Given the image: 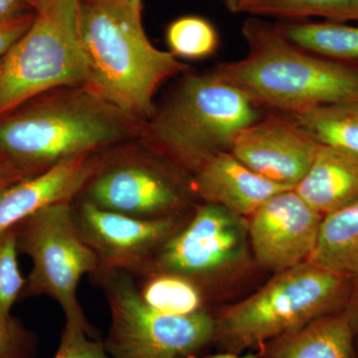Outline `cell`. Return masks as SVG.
I'll use <instances>...</instances> for the list:
<instances>
[{
    "label": "cell",
    "mask_w": 358,
    "mask_h": 358,
    "mask_svg": "<svg viewBox=\"0 0 358 358\" xmlns=\"http://www.w3.org/2000/svg\"><path fill=\"white\" fill-rule=\"evenodd\" d=\"M143 121L88 85L44 92L0 117V157L26 178L140 138Z\"/></svg>",
    "instance_id": "obj_1"
},
{
    "label": "cell",
    "mask_w": 358,
    "mask_h": 358,
    "mask_svg": "<svg viewBox=\"0 0 358 358\" xmlns=\"http://www.w3.org/2000/svg\"><path fill=\"white\" fill-rule=\"evenodd\" d=\"M141 10L143 4L128 0H80L78 15L92 87L115 107L147 122L157 108V89L189 67L150 43Z\"/></svg>",
    "instance_id": "obj_2"
},
{
    "label": "cell",
    "mask_w": 358,
    "mask_h": 358,
    "mask_svg": "<svg viewBox=\"0 0 358 358\" xmlns=\"http://www.w3.org/2000/svg\"><path fill=\"white\" fill-rule=\"evenodd\" d=\"M246 57L222 63L215 72L258 107L287 115L358 101L357 66L320 57L285 38L277 28L250 18L243 26Z\"/></svg>",
    "instance_id": "obj_3"
},
{
    "label": "cell",
    "mask_w": 358,
    "mask_h": 358,
    "mask_svg": "<svg viewBox=\"0 0 358 358\" xmlns=\"http://www.w3.org/2000/svg\"><path fill=\"white\" fill-rule=\"evenodd\" d=\"M260 119V107L215 71L186 72L143 122L138 140L192 176L216 155L230 152L240 133Z\"/></svg>",
    "instance_id": "obj_4"
},
{
    "label": "cell",
    "mask_w": 358,
    "mask_h": 358,
    "mask_svg": "<svg viewBox=\"0 0 358 358\" xmlns=\"http://www.w3.org/2000/svg\"><path fill=\"white\" fill-rule=\"evenodd\" d=\"M357 285L310 261L275 273L262 288L215 317L213 343L242 353L345 310Z\"/></svg>",
    "instance_id": "obj_5"
},
{
    "label": "cell",
    "mask_w": 358,
    "mask_h": 358,
    "mask_svg": "<svg viewBox=\"0 0 358 358\" xmlns=\"http://www.w3.org/2000/svg\"><path fill=\"white\" fill-rule=\"evenodd\" d=\"M80 0H54L0 58V117L30 99L91 75L79 32Z\"/></svg>",
    "instance_id": "obj_6"
},
{
    "label": "cell",
    "mask_w": 358,
    "mask_h": 358,
    "mask_svg": "<svg viewBox=\"0 0 358 358\" xmlns=\"http://www.w3.org/2000/svg\"><path fill=\"white\" fill-rule=\"evenodd\" d=\"M77 199L141 219L188 215L199 204L192 176L140 140L99 152L95 171Z\"/></svg>",
    "instance_id": "obj_7"
},
{
    "label": "cell",
    "mask_w": 358,
    "mask_h": 358,
    "mask_svg": "<svg viewBox=\"0 0 358 358\" xmlns=\"http://www.w3.org/2000/svg\"><path fill=\"white\" fill-rule=\"evenodd\" d=\"M110 308L109 334L103 341L113 358L192 357L213 343L215 317L206 312L173 315L148 307L133 275L121 271L92 275Z\"/></svg>",
    "instance_id": "obj_8"
},
{
    "label": "cell",
    "mask_w": 358,
    "mask_h": 358,
    "mask_svg": "<svg viewBox=\"0 0 358 358\" xmlns=\"http://www.w3.org/2000/svg\"><path fill=\"white\" fill-rule=\"evenodd\" d=\"M20 253L32 261L23 294L57 301L66 322H89L78 299L85 275L95 274L98 259L80 233L72 203L52 205L15 227Z\"/></svg>",
    "instance_id": "obj_9"
},
{
    "label": "cell",
    "mask_w": 358,
    "mask_h": 358,
    "mask_svg": "<svg viewBox=\"0 0 358 358\" xmlns=\"http://www.w3.org/2000/svg\"><path fill=\"white\" fill-rule=\"evenodd\" d=\"M250 253L248 219L202 202L162 245L150 272L185 275L208 293L243 271Z\"/></svg>",
    "instance_id": "obj_10"
},
{
    "label": "cell",
    "mask_w": 358,
    "mask_h": 358,
    "mask_svg": "<svg viewBox=\"0 0 358 358\" xmlns=\"http://www.w3.org/2000/svg\"><path fill=\"white\" fill-rule=\"evenodd\" d=\"M72 213L78 232L98 259L96 272L121 271L134 279L152 270L162 245L192 214L136 218L103 210L79 199L72 202Z\"/></svg>",
    "instance_id": "obj_11"
},
{
    "label": "cell",
    "mask_w": 358,
    "mask_h": 358,
    "mask_svg": "<svg viewBox=\"0 0 358 358\" xmlns=\"http://www.w3.org/2000/svg\"><path fill=\"white\" fill-rule=\"evenodd\" d=\"M322 219L294 189L278 193L248 218L252 255L275 273L310 260Z\"/></svg>",
    "instance_id": "obj_12"
},
{
    "label": "cell",
    "mask_w": 358,
    "mask_h": 358,
    "mask_svg": "<svg viewBox=\"0 0 358 358\" xmlns=\"http://www.w3.org/2000/svg\"><path fill=\"white\" fill-rule=\"evenodd\" d=\"M320 147L286 114L252 124L237 136L230 152L263 178L294 188L307 174Z\"/></svg>",
    "instance_id": "obj_13"
},
{
    "label": "cell",
    "mask_w": 358,
    "mask_h": 358,
    "mask_svg": "<svg viewBox=\"0 0 358 358\" xmlns=\"http://www.w3.org/2000/svg\"><path fill=\"white\" fill-rule=\"evenodd\" d=\"M99 152L71 157L0 192V235L42 209L72 203L95 171Z\"/></svg>",
    "instance_id": "obj_14"
},
{
    "label": "cell",
    "mask_w": 358,
    "mask_h": 358,
    "mask_svg": "<svg viewBox=\"0 0 358 358\" xmlns=\"http://www.w3.org/2000/svg\"><path fill=\"white\" fill-rule=\"evenodd\" d=\"M192 183L199 201L219 205L247 219L274 195L294 189L263 178L231 152H221L200 167Z\"/></svg>",
    "instance_id": "obj_15"
},
{
    "label": "cell",
    "mask_w": 358,
    "mask_h": 358,
    "mask_svg": "<svg viewBox=\"0 0 358 358\" xmlns=\"http://www.w3.org/2000/svg\"><path fill=\"white\" fill-rule=\"evenodd\" d=\"M294 192L322 216L358 200V157L320 145L312 166Z\"/></svg>",
    "instance_id": "obj_16"
},
{
    "label": "cell",
    "mask_w": 358,
    "mask_h": 358,
    "mask_svg": "<svg viewBox=\"0 0 358 358\" xmlns=\"http://www.w3.org/2000/svg\"><path fill=\"white\" fill-rule=\"evenodd\" d=\"M261 358H357L348 308L268 341Z\"/></svg>",
    "instance_id": "obj_17"
},
{
    "label": "cell",
    "mask_w": 358,
    "mask_h": 358,
    "mask_svg": "<svg viewBox=\"0 0 358 358\" xmlns=\"http://www.w3.org/2000/svg\"><path fill=\"white\" fill-rule=\"evenodd\" d=\"M310 262L352 280L358 287V200L322 219Z\"/></svg>",
    "instance_id": "obj_18"
},
{
    "label": "cell",
    "mask_w": 358,
    "mask_h": 358,
    "mask_svg": "<svg viewBox=\"0 0 358 358\" xmlns=\"http://www.w3.org/2000/svg\"><path fill=\"white\" fill-rule=\"evenodd\" d=\"M291 43L320 57L358 63V27L336 21L282 22L277 25Z\"/></svg>",
    "instance_id": "obj_19"
},
{
    "label": "cell",
    "mask_w": 358,
    "mask_h": 358,
    "mask_svg": "<svg viewBox=\"0 0 358 358\" xmlns=\"http://www.w3.org/2000/svg\"><path fill=\"white\" fill-rule=\"evenodd\" d=\"M136 279V289L141 300L157 312L192 315L207 310L208 293L185 275L152 271Z\"/></svg>",
    "instance_id": "obj_20"
},
{
    "label": "cell",
    "mask_w": 358,
    "mask_h": 358,
    "mask_svg": "<svg viewBox=\"0 0 358 358\" xmlns=\"http://www.w3.org/2000/svg\"><path fill=\"white\" fill-rule=\"evenodd\" d=\"M320 145L358 157V101L320 106L289 115Z\"/></svg>",
    "instance_id": "obj_21"
},
{
    "label": "cell",
    "mask_w": 358,
    "mask_h": 358,
    "mask_svg": "<svg viewBox=\"0 0 358 358\" xmlns=\"http://www.w3.org/2000/svg\"><path fill=\"white\" fill-rule=\"evenodd\" d=\"M242 13L289 21L307 17L358 21V0H253Z\"/></svg>",
    "instance_id": "obj_22"
},
{
    "label": "cell",
    "mask_w": 358,
    "mask_h": 358,
    "mask_svg": "<svg viewBox=\"0 0 358 358\" xmlns=\"http://www.w3.org/2000/svg\"><path fill=\"white\" fill-rule=\"evenodd\" d=\"M166 43L174 57L203 59L213 55L219 46L217 30L201 16H181L166 29Z\"/></svg>",
    "instance_id": "obj_23"
},
{
    "label": "cell",
    "mask_w": 358,
    "mask_h": 358,
    "mask_svg": "<svg viewBox=\"0 0 358 358\" xmlns=\"http://www.w3.org/2000/svg\"><path fill=\"white\" fill-rule=\"evenodd\" d=\"M15 228L0 235V313L10 315L15 301L23 294L26 281L18 266Z\"/></svg>",
    "instance_id": "obj_24"
},
{
    "label": "cell",
    "mask_w": 358,
    "mask_h": 358,
    "mask_svg": "<svg viewBox=\"0 0 358 358\" xmlns=\"http://www.w3.org/2000/svg\"><path fill=\"white\" fill-rule=\"evenodd\" d=\"M90 322H66L53 358H113L103 341L94 338Z\"/></svg>",
    "instance_id": "obj_25"
},
{
    "label": "cell",
    "mask_w": 358,
    "mask_h": 358,
    "mask_svg": "<svg viewBox=\"0 0 358 358\" xmlns=\"http://www.w3.org/2000/svg\"><path fill=\"white\" fill-rule=\"evenodd\" d=\"M33 352L31 334L11 315L0 313V358H32Z\"/></svg>",
    "instance_id": "obj_26"
},
{
    "label": "cell",
    "mask_w": 358,
    "mask_h": 358,
    "mask_svg": "<svg viewBox=\"0 0 358 358\" xmlns=\"http://www.w3.org/2000/svg\"><path fill=\"white\" fill-rule=\"evenodd\" d=\"M34 17L35 13L32 11L0 24V58L27 31Z\"/></svg>",
    "instance_id": "obj_27"
},
{
    "label": "cell",
    "mask_w": 358,
    "mask_h": 358,
    "mask_svg": "<svg viewBox=\"0 0 358 358\" xmlns=\"http://www.w3.org/2000/svg\"><path fill=\"white\" fill-rule=\"evenodd\" d=\"M32 11L27 0H0V24Z\"/></svg>",
    "instance_id": "obj_28"
},
{
    "label": "cell",
    "mask_w": 358,
    "mask_h": 358,
    "mask_svg": "<svg viewBox=\"0 0 358 358\" xmlns=\"http://www.w3.org/2000/svg\"><path fill=\"white\" fill-rule=\"evenodd\" d=\"M24 178L26 176L17 167L13 166L8 160L0 157V192Z\"/></svg>",
    "instance_id": "obj_29"
},
{
    "label": "cell",
    "mask_w": 358,
    "mask_h": 358,
    "mask_svg": "<svg viewBox=\"0 0 358 358\" xmlns=\"http://www.w3.org/2000/svg\"><path fill=\"white\" fill-rule=\"evenodd\" d=\"M348 312L352 317L353 329H355V343L358 341V287L355 289L352 301L348 307Z\"/></svg>",
    "instance_id": "obj_30"
},
{
    "label": "cell",
    "mask_w": 358,
    "mask_h": 358,
    "mask_svg": "<svg viewBox=\"0 0 358 358\" xmlns=\"http://www.w3.org/2000/svg\"><path fill=\"white\" fill-rule=\"evenodd\" d=\"M209 358H259L258 355H253V353H248V355H241V353H233L228 352H220L216 355H211Z\"/></svg>",
    "instance_id": "obj_31"
},
{
    "label": "cell",
    "mask_w": 358,
    "mask_h": 358,
    "mask_svg": "<svg viewBox=\"0 0 358 358\" xmlns=\"http://www.w3.org/2000/svg\"><path fill=\"white\" fill-rule=\"evenodd\" d=\"M29 2L30 6L33 9L34 13H39V11L43 10L47 6H50L54 0H27Z\"/></svg>",
    "instance_id": "obj_32"
},
{
    "label": "cell",
    "mask_w": 358,
    "mask_h": 358,
    "mask_svg": "<svg viewBox=\"0 0 358 358\" xmlns=\"http://www.w3.org/2000/svg\"><path fill=\"white\" fill-rule=\"evenodd\" d=\"M253 0H234V13H242Z\"/></svg>",
    "instance_id": "obj_33"
},
{
    "label": "cell",
    "mask_w": 358,
    "mask_h": 358,
    "mask_svg": "<svg viewBox=\"0 0 358 358\" xmlns=\"http://www.w3.org/2000/svg\"><path fill=\"white\" fill-rule=\"evenodd\" d=\"M224 2H225L226 6L229 8V10L234 13V0H224Z\"/></svg>",
    "instance_id": "obj_34"
},
{
    "label": "cell",
    "mask_w": 358,
    "mask_h": 358,
    "mask_svg": "<svg viewBox=\"0 0 358 358\" xmlns=\"http://www.w3.org/2000/svg\"><path fill=\"white\" fill-rule=\"evenodd\" d=\"M128 1L133 2V3L136 4H143V0H128Z\"/></svg>",
    "instance_id": "obj_35"
}]
</instances>
